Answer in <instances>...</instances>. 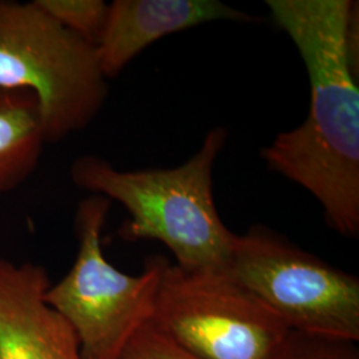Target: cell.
<instances>
[{
  "instance_id": "obj_1",
  "label": "cell",
  "mask_w": 359,
  "mask_h": 359,
  "mask_svg": "<svg viewBox=\"0 0 359 359\" xmlns=\"http://www.w3.org/2000/svg\"><path fill=\"white\" fill-rule=\"evenodd\" d=\"M276 23L306 65V120L261 151L268 167L304 187L333 231L359 234V76L348 63L346 27L353 0H269Z\"/></svg>"
},
{
  "instance_id": "obj_2",
  "label": "cell",
  "mask_w": 359,
  "mask_h": 359,
  "mask_svg": "<svg viewBox=\"0 0 359 359\" xmlns=\"http://www.w3.org/2000/svg\"><path fill=\"white\" fill-rule=\"evenodd\" d=\"M226 139V129H212L185 164L169 169L126 172L84 154L72 164L71 179L77 188L128 210L130 218L118 231L124 241L163 243L180 269L222 271L237 237L222 222L213 197V167Z\"/></svg>"
},
{
  "instance_id": "obj_3",
  "label": "cell",
  "mask_w": 359,
  "mask_h": 359,
  "mask_svg": "<svg viewBox=\"0 0 359 359\" xmlns=\"http://www.w3.org/2000/svg\"><path fill=\"white\" fill-rule=\"evenodd\" d=\"M0 88L36 96L47 144L86 128L108 96L96 47L36 1L0 0Z\"/></svg>"
},
{
  "instance_id": "obj_4",
  "label": "cell",
  "mask_w": 359,
  "mask_h": 359,
  "mask_svg": "<svg viewBox=\"0 0 359 359\" xmlns=\"http://www.w3.org/2000/svg\"><path fill=\"white\" fill-rule=\"evenodd\" d=\"M111 204L100 194L80 201L75 215L76 259L44 295L74 329L83 359H121L133 335L152 320L167 261L165 257H151L139 276L116 269L102 248Z\"/></svg>"
},
{
  "instance_id": "obj_5",
  "label": "cell",
  "mask_w": 359,
  "mask_h": 359,
  "mask_svg": "<svg viewBox=\"0 0 359 359\" xmlns=\"http://www.w3.org/2000/svg\"><path fill=\"white\" fill-rule=\"evenodd\" d=\"M151 323L200 359H274L290 329L225 270L165 261Z\"/></svg>"
},
{
  "instance_id": "obj_6",
  "label": "cell",
  "mask_w": 359,
  "mask_h": 359,
  "mask_svg": "<svg viewBox=\"0 0 359 359\" xmlns=\"http://www.w3.org/2000/svg\"><path fill=\"white\" fill-rule=\"evenodd\" d=\"M297 333L359 341V280L264 226L237 234L225 270Z\"/></svg>"
},
{
  "instance_id": "obj_7",
  "label": "cell",
  "mask_w": 359,
  "mask_h": 359,
  "mask_svg": "<svg viewBox=\"0 0 359 359\" xmlns=\"http://www.w3.org/2000/svg\"><path fill=\"white\" fill-rule=\"evenodd\" d=\"M50 286L44 266L0 258V359H83L74 329L44 298Z\"/></svg>"
},
{
  "instance_id": "obj_8",
  "label": "cell",
  "mask_w": 359,
  "mask_h": 359,
  "mask_svg": "<svg viewBox=\"0 0 359 359\" xmlns=\"http://www.w3.org/2000/svg\"><path fill=\"white\" fill-rule=\"evenodd\" d=\"M253 22L255 16L217 0H115L96 44L104 77H115L148 46L209 22Z\"/></svg>"
},
{
  "instance_id": "obj_9",
  "label": "cell",
  "mask_w": 359,
  "mask_h": 359,
  "mask_svg": "<svg viewBox=\"0 0 359 359\" xmlns=\"http://www.w3.org/2000/svg\"><path fill=\"white\" fill-rule=\"evenodd\" d=\"M46 144L36 96L0 88V192L13 191L32 175Z\"/></svg>"
},
{
  "instance_id": "obj_10",
  "label": "cell",
  "mask_w": 359,
  "mask_h": 359,
  "mask_svg": "<svg viewBox=\"0 0 359 359\" xmlns=\"http://www.w3.org/2000/svg\"><path fill=\"white\" fill-rule=\"evenodd\" d=\"M39 7L79 38L96 47L108 16L103 0H35Z\"/></svg>"
},
{
  "instance_id": "obj_11",
  "label": "cell",
  "mask_w": 359,
  "mask_h": 359,
  "mask_svg": "<svg viewBox=\"0 0 359 359\" xmlns=\"http://www.w3.org/2000/svg\"><path fill=\"white\" fill-rule=\"evenodd\" d=\"M274 359H359L355 342L290 332Z\"/></svg>"
},
{
  "instance_id": "obj_12",
  "label": "cell",
  "mask_w": 359,
  "mask_h": 359,
  "mask_svg": "<svg viewBox=\"0 0 359 359\" xmlns=\"http://www.w3.org/2000/svg\"><path fill=\"white\" fill-rule=\"evenodd\" d=\"M121 359H200L167 335L156 329L149 322L133 335L128 346L126 347Z\"/></svg>"
}]
</instances>
